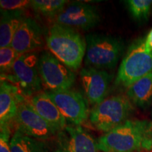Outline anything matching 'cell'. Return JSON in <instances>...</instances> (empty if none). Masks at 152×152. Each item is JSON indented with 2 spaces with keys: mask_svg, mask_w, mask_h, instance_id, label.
Segmentation results:
<instances>
[{
  "mask_svg": "<svg viewBox=\"0 0 152 152\" xmlns=\"http://www.w3.org/2000/svg\"><path fill=\"white\" fill-rule=\"evenodd\" d=\"M102 152H141L152 149V122L129 119L97 140Z\"/></svg>",
  "mask_w": 152,
  "mask_h": 152,
  "instance_id": "cell-1",
  "label": "cell"
},
{
  "mask_svg": "<svg viewBox=\"0 0 152 152\" xmlns=\"http://www.w3.org/2000/svg\"><path fill=\"white\" fill-rule=\"evenodd\" d=\"M49 51L73 71L80 67L86 53L85 38L74 28L54 23L45 33Z\"/></svg>",
  "mask_w": 152,
  "mask_h": 152,
  "instance_id": "cell-2",
  "label": "cell"
},
{
  "mask_svg": "<svg viewBox=\"0 0 152 152\" xmlns=\"http://www.w3.org/2000/svg\"><path fill=\"white\" fill-rule=\"evenodd\" d=\"M85 67L111 70L116 66L124 50V44L119 38L104 34L91 33L85 37Z\"/></svg>",
  "mask_w": 152,
  "mask_h": 152,
  "instance_id": "cell-3",
  "label": "cell"
},
{
  "mask_svg": "<svg viewBox=\"0 0 152 152\" xmlns=\"http://www.w3.org/2000/svg\"><path fill=\"white\" fill-rule=\"evenodd\" d=\"M133 111L132 103L127 95H114L92 108L89 121L96 130L106 133L126 122Z\"/></svg>",
  "mask_w": 152,
  "mask_h": 152,
  "instance_id": "cell-4",
  "label": "cell"
},
{
  "mask_svg": "<svg viewBox=\"0 0 152 152\" xmlns=\"http://www.w3.org/2000/svg\"><path fill=\"white\" fill-rule=\"evenodd\" d=\"M39 56L36 52L20 55L13 66L11 74L1 75V80L16 85L25 97H32L42 87L38 69Z\"/></svg>",
  "mask_w": 152,
  "mask_h": 152,
  "instance_id": "cell-5",
  "label": "cell"
},
{
  "mask_svg": "<svg viewBox=\"0 0 152 152\" xmlns=\"http://www.w3.org/2000/svg\"><path fill=\"white\" fill-rule=\"evenodd\" d=\"M152 72V52L145 50L144 40L132 44L119 66L115 84L128 88Z\"/></svg>",
  "mask_w": 152,
  "mask_h": 152,
  "instance_id": "cell-6",
  "label": "cell"
},
{
  "mask_svg": "<svg viewBox=\"0 0 152 152\" xmlns=\"http://www.w3.org/2000/svg\"><path fill=\"white\" fill-rule=\"evenodd\" d=\"M38 69L42 84L47 90H70L75 83V72L49 51H44L39 54Z\"/></svg>",
  "mask_w": 152,
  "mask_h": 152,
  "instance_id": "cell-7",
  "label": "cell"
},
{
  "mask_svg": "<svg viewBox=\"0 0 152 152\" xmlns=\"http://www.w3.org/2000/svg\"><path fill=\"white\" fill-rule=\"evenodd\" d=\"M14 123L16 130L42 141L54 139L59 132L42 118L26 99L19 104Z\"/></svg>",
  "mask_w": 152,
  "mask_h": 152,
  "instance_id": "cell-8",
  "label": "cell"
},
{
  "mask_svg": "<svg viewBox=\"0 0 152 152\" xmlns=\"http://www.w3.org/2000/svg\"><path fill=\"white\" fill-rule=\"evenodd\" d=\"M45 93L71 125L80 126L89 118L90 112L87 102L80 92L70 89L58 91L46 90Z\"/></svg>",
  "mask_w": 152,
  "mask_h": 152,
  "instance_id": "cell-9",
  "label": "cell"
},
{
  "mask_svg": "<svg viewBox=\"0 0 152 152\" xmlns=\"http://www.w3.org/2000/svg\"><path fill=\"white\" fill-rule=\"evenodd\" d=\"M101 16L98 9L90 4L83 1L68 2L54 18V23L77 30H88L99 23Z\"/></svg>",
  "mask_w": 152,
  "mask_h": 152,
  "instance_id": "cell-10",
  "label": "cell"
},
{
  "mask_svg": "<svg viewBox=\"0 0 152 152\" xmlns=\"http://www.w3.org/2000/svg\"><path fill=\"white\" fill-rule=\"evenodd\" d=\"M53 152H99L97 140L81 126L69 125L54 138Z\"/></svg>",
  "mask_w": 152,
  "mask_h": 152,
  "instance_id": "cell-11",
  "label": "cell"
},
{
  "mask_svg": "<svg viewBox=\"0 0 152 152\" xmlns=\"http://www.w3.org/2000/svg\"><path fill=\"white\" fill-rule=\"evenodd\" d=\"M113 75L104 70L85 67L79 73L80 83L87 102L96 106L105 99Z\"/></svg>",
  "mask_w": 152,
  "mask_h": 152,
  "instance_id": "cell-12",
  "label": "cell"
},
{
  "mask_svg": "<svg viewBox=\"0 0 152 152\" xmlns=\"http://www.w3.org/2000/svg\"><path fill=\"white\" fill-rule=\"evenodd\" d=\"M45 42L42 28L31 17H26L15 33L11 47L19 55L35 52Z\"/></svg>",
  "mask_w": 152,
  "mask_h": 152,
  "instance_id": "cell-13",
  "label": "cell"
},
{
  "mask_svg": "<svg viewBox=\"0 0 152 152\" xmlns=\"http://www.w3.org/2000/svg\"><path fill=\"white\" fill-rule=\"evenodd\" d=\"M26 98L16 85L1 80L0 84V125H11L18 111V105Z\"/></svg>",
  "mask_w": 152,
  "mask_h": 152,
  "instance_id": "cell-14",
  "label": "cell"
},
{
  "mask_svg": "<svg viewBox=\"0 0 152 152\" xmlns=\"http://www.w3.org/2000/svg\"><path fill=\"white\" fill-rule=\"evenodd\" d=\"M29 101L35 111L57 130L67 126L66 118L45 92L33 95Z\"/></svg>",
  "mask_w": 152,
  "mask_h": 152,
  "instance_id": "cell-15",
  "label": "cell"
},
{
  "mask_svg": "<svg viewBox=\"0 0 152 152\" xmlns=\"http://www.w3.org/2000/svg\"><path fill=\"white\" fill-rule=\"evenodd\" d=\"M25 10L6 11L1 9L0 18V47H11L16 30L26 18Z\"/></svg>",
  "mask_w": 152,
  "mask_h": 152,
  "instance_id": "cell-16",
  "label": "cell"
},
{
  "mask_svg": "<svg viewBox=\"0 0 152 152\" xmlns=\"http://www.w3.org/2000/svg\"><path fill=\"white\" fill-rule=\"evenodd\" d=\"M126 95L134 105L147 109L152 104V72L130 85Z\"/></svg>",
  "mask_w": 152,
  "mask_h": 152,
  "instance_id": "cell-17",
  "label": "cell"
},
{
  "mask_svg": "<svg viewBox=\"0 0 152 152\" xmlns=\"http://www.w3.org/2000/svg\"><path fill=\"white\" fill-rule=\"evenodd\" d=\"M11 152H53L46 141L37 140L16 130L11 138Z\"/></svg>",
  "mask_w": 152,
  "mask_h": 152,
  "instance_id": "cell-18",
  "label": "cell"
},
{
  "mask_svg": "<svg viewBox=\"0 0 152 152\" xmlns=\"http://www.w3.org/2000/svg\"><path fill=\"white\" fill-rule=\"evenodd\" d=\"M68 2L66 0H32L30 7L37 14L54 19Z\"/></svg>",
  "mask_w": 152,
  "mask_h": 152,
  "instance_id": "cell-19",
  "label": "cell"
},
{
  "mask_svg": "<svg viewBox=\"0 0 152 152\" xmlns=\"http://www.w3.org/2000/svg\"><path fill=\"white\" fill-rule=\"evenodd\" d=\"M125 2L134 18L139 20L147 19L151 9V0H128Z\"/></svg>",
  "mask_w": 152,
  "mask_h": 152,
  "instance_id": "cell-20",
  "label": "cell"
},
{
  "mask_svg": "<svg viewBox=\"0 0 152 152\" xmlns=\"http://www.w3.org/2000/svg\"><path fill=\"white\" fill-rule=\"evenodd\" d=\"M20 56L11 47L0 49V71L1 75L10 73L15 62Z\"/></svg>",
  "mask_w": 152,
  "mask_h": 152,
  "instance_id": "cell-21",
  "label": "cell"
},
{
  "mask_svg": "<svg viewBox=\"0 0 152 152\" xmlns=\"http://www.w3.org/2000/svg\"><path fill=\"white\" fill-rule=\"evenodd\" d=\"M30 2L31 1L28 0H1L0 7L1 10L6 11L26 10L30 7Z\"/></svg>",
  "mask_w": 152,
  "mask_h": 152,
  "instance_id": "cell-22",
  "label": "cell"
},
{
  "mask_svg": "<svg viewBox=\"0 0 152 152\" xmlns=\"http://www.w3.org/2000/svg\"><path fill=\"white\" fill-rule=\"evenodd\" d=\"M11 125L1 126L0 132V152H11L10 147Z\"/></svg>",
  "mask_w": 152,
  "mask_h": 152,
  "instance_id": "cell-23",
  "label": "cell"
},
{
  "mask_svg": "<svg viewBox=\"0 0 152 152\" xmlns=\"http://www.w3.org/2000/svg\"><path fill=\"white\" fill-rule=\"evenodd\" d=\"M144 45L147 52H152V28L148 33L145 39H144Z\"/></svg>",
  "mask_w": 152,
  "mask_h": 152,
  "instance_id": "cell-24",
  "label": "cell"
}]
</instances>
